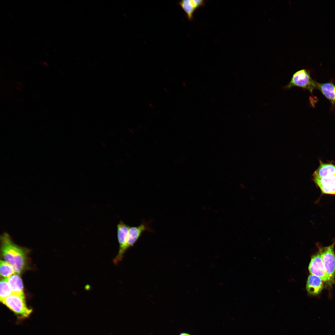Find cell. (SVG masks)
Returning a JSON list of instances; mask_svg holds the SVG:
<instances>
[{
  "label": "cell",
  "instance_id": "1",
  "mask_svg": "<svg viewBox=\"0 0 335 335\" xmlns=\"http://www.w3.org/2000/svg\"><path fill=\"white\" fill-rule=\"evenodd\" d=\"M0 239L1 254L3 258L12 266L16 273H22L27 266L29 250L16 244L6 232L1 235Z\"/></svg>",
  "mask_w": 335,
  "mask_h": 335
},
{
  "label": "cell",
  "instance_id": "15",
  "mask_svg": "<svg viewBox=\"0 0 335 335\" xmlns=\"http://www.w3.org/2000/svg\"><path fill=\"white\" fill-rule=\"evenodd\" d=\"M0 271L1 276L3 278H8L15 273L12 266L8 263L0 260Z\"/></svg>",
  "mask_w": 335,
  "mask_h": 335
},
{
  "label": "cell",
  "instance_id": "10",
  "mask_svg": "<svg viewBox=\"0 0 335 335\" xmlns=\"http://www.w3.org/2000/svg\"><path fill=\"white\" fill-rule=\"evenodd\" d=\"M319 167L314 172L313 178H323L335 176V165L319 160Z\"/></svg>",
  "mask_w": 335,
  "mask_h": 335
},
{
  "label": "cell",
  "instance_id": "12",
  "mask_svg": "<svg viewBox=\"0 0 335 335\" xmlns=\"http://www.w3.org/2000/svg\"><path fill=\"white\" fill-rule=\"evenodd\" d=\"M7 281L12 293L24 295L23 282L19 274H13L8 278Z\"/></svg>",
  "mask_w": 335,
  "mask_h": 335
},
{
  "label": "cell",
  "instance_id": "2",
  "mask_svg": "<svg viewBox=\"0 0 335 335\" xmlns=\"http://www.w3.org/2000/svg\"><path fill=\"white\" fill-rule=\"evenodd\" d=\"M2 302L20 318H27L32 312L27 306L24 295L12 293Z\"/></svg>",
  "mask_w": 335,
  "mask_h": 335
},
{
  "label": "cell",
  "instance_id": "11",
  "mask_svg": "<svg viewBox=\"0 0 335 335\" xmlns=\"http://www.w3.org/2000/svg\"><path fill=\"white\" fill-rule=\"evenodd\" d=\"M322 281L318 276L312 274L310 275L308 278L306 285L308 292L310 294L314 295L320 293L323 288Z\"/></svg>",
  "mask_w": 335,
  "mask_h": 335
},
{
  "label": "cell",
  "instance_id": "5",
  "mask_svg": "<svg viewBox=\"0 0 335 335\" xmlns=\"http://www.w3.org/2000/svg\"><path fill=\"white\" fill-rule=\"evenodd\" d=\"M130 227L121 220L117 225V239L119 249L118 254L113 260V263L116 265L122 260L124 254L126 251V247Z\"/></svg>",
  "mask_w": 335,
  "mask_h": 335
},
{
  "label": "cell",
  "instance_id": "4",
  "mask_svg": "<svg viewBox=\"0 0 335 335\" xmlns=\"http://www.w3.org/2000/svg\"><path fill=\"white\" fill-rule=\"evenodd\" d=\"M317 83L312 79L307 70L302 69L293 74L286 87L288 88L294 86L300 87L308 90L312 93L313 90L316 88Z\"/></svg>",
  "mask_w": 335,
  "mask_h": 335
},
{
  "label": "cell",
  "instance_id": "8",
  "mask_svg": "<svg viewBox=\"0 0 335 335\" xmlns=\"http://www.w3.org/2000/svg\"><path fill=\"white\" fill-rule=\"evenodd\" d=\"M322 194L335 195V176L323 178H313Z\"/></svg>",
  "mask_w": 335,
  "mask_h": 335
},
{
  "label": "cell",
  "instance_id": "6",
  "mask_svg": "<svg viewBox=\"0 0 335 335\" xmlns=\"http://www.w3.org/2000/svg\"><path fill=\"white\" fill-rule=\"evenodd\" d=\"M308 270L311 274L318 276L323 281L329 283L322 259L321 251L319 249V252L312 256L309 265Z\"/></svg>",
  "mask_w": 335,
  "mask_h": 335
},
{
  "label": "cell",
  "instance_id": "13",
  "mask_svg": "<svg viewBox=\"0 0 335 335\" xmlns=\"http://www.w3.org/2000/svg\"><path fill=\"white\" fill-rule=\"evenodd\" d=\"M316 88L333 104L335 103V86L331 83H317Z\"/></svg>",
  "mask_w": 335,
  "mask_h": 335
},
{
  "label": "cell",
  "instance_id": "3",
  "mask_svg": "<svg viewBox=\"0 0 335 335\" xmlns=\"http://www.w3.org/2000/svg\"><path fill=\"white\" fill-rule=\"evenodd\" d=\"M335 240L328 246L319 248L322 255V259L329 283L331 284L335 281V254L334 248Z\"/></svg>",
  "mask_w": 335,
  "mask_h": 335
},
{
  "label": "cell",
  "instance_id": "9",
  "mask_svg": "<svg viewBox=\"0 0 335 335\" xmlns=\"http://www.w3.org/2000/svg\"><path fill=\"white\" fill-rule=\"evenodd\" d=\"M205 1L203 0H184L180 1L179 4L185 13L189 20L193 18L195 11L205 5Z\"/></svg>",
  "mask_w": 335,
  "mask_h": 335
},
{
  "label": "cell",
  "instance_id": "14",
  "mask_svg": "<svg viewBox=\"0 0 335 335\" xmlns=\"http://www.w3.org/2000/svg\"><path fill=\"white\" fill-rule=\"evenodd\" d=\"M8 278H3L0 283V300L2 302L10 295L12 292L7 281Z\"/></svg>",
  "mask_w": 335,
  "mask_h": 335
},
{
  "label": "cell",
  "instance_id": "16",
  "mask_svg": "<svg viewBox=\"0 0 335 335\" xmlns=\"http://www.w3.org/2000/svg\"><path fill=\"white\" fill-rule=\"evenodd\" d=\"M179 335H191L190 334L186 333H181Z\"/></svg>",
  "mask_w": 335,
  "mask_h": 335
},
{
  "label": "cell",
  "instance_id": "7",
  "mask_svg": "<svg viewBox=\"0 0 335 335\" xmlns=\"http://www.w3.org/2000/svg\"><path fill=\"white\" fill-rule=\"evenodd\" d=\"M145 231L153 232V230L149 226L148 223L145 221L137 226L130 227L129 230L127 243L126 247L127 251L130 247L133 246Z\"/></svg>",
  "mask_w": 335,
  "mask_h": 335
}]
</instances>
